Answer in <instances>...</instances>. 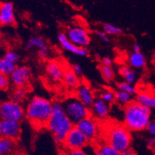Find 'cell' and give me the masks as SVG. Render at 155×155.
I'll list each match as a JSON object with an SVG mask.
<instances>
[{"instance_id":"obj_12","label":"cell","mask_w":155,"mask_h":155,"mask_svg":"<svg viewBox=\"0 0 155 155\" xmlns=\"http://www.w3.org/2000/svg\"><path fill=\"white\" fill-rule=\"evenodd\" d=\"M75 97L85 107L91 108L96 101V96L89 84H81L76 88Z\"/></svg>"},{"instance_id":"obj_38","label":"cell","mask_w":155,"mask_h":155,"mask_svg":"<svg viewBox=\"0 0 155 155\" xmlns=\"http://www.w3.org/2000/svg\"><path fill=\"white\" fill-rule=\"evenodd\" d=\"M133 50L134 53H140L141 52V46L139 44H134L133 46Z\"/></svg>"},{"instance_id":"obj_29","label":"cell","mask_w":155,"mask_h":155,"mask_svg":"<svg viewBox=\"0 0 155 155\" xmlns=\"http://www.w3.org/2000/svg\"><path fill=\"white\" fill-rule=\"evenodd\" d=\"M99 99L104 101L106 104H109L115 101V92L110 89H106L101 92Z\"/></svg>"},{"instance_id":"obj_28","label":"cell","mask_w":155,"mask_h":155,"mask_svg":"<svg viewBox=\"0 0 155 155\" xmlns=\"http://www.w3.org/2000/svg\"><path fill=\"white\" fill-rule=\"evenodd\" d=\"M102 31L106 33V35L109 36H115V35H119L123 32V29L119 26L113 25L111 23H104L102 26Z\"/></svg>"},{"instance_id":"obj_35","label":"cell","mask_w":155,"mask_h":155,"mask_svg":"<svg viewBox=\"0 0 155 155\" xmlns=\"http://www.w3.org/2000/svg\"><path fill=\"white\" fill-rule=\"evenodd\" d=\"M71 68H72V70H73L74 73H75L78 77H80L82 74V67H81L79 64H78V63H75V64L72 65V67H71Z\"/></svg>"},{"instance_id":"obj_9","label":"cell","mask_w":155,"mask_h":155,"mask_svg":"<svg viewBox=\"0 0 155 155\" xmlns=\"http://www.w3.org/2000/svg\"><path fill=\"white\" fill-rule=\"evenodd\" d=\"M75 127L85 135L89 142L96 140L99 134V127L97 120L91 116L79 121Z\"/></svg>"},{"instance_id":"obj_41","label":"cell","mask_w":155,"mask_h":155,"mask_svg":"<svg viewBox=\"0 0 155 155\" xmlns=\"http://www.w3.org/2000/svg\"><path fill=\"white\" fill-rule=\"evenodd\" d=\"M2 46V43H1V42H0V47Z\"/></svg>"},{"instance_id":"obj_10","label":"cell","mask_w":155,"mask_h":155,"mask_svg":"<svg viewBox=\"0 0 155 155\" xmlns=\"http://www.w3.org/2000/svg\"><path fill=\"white\" fill-rule=\"evenodd\" d=\"M20 121L16 120H0V137L16 140L21 134Z\"/></svg>"},{"instance_id":"obj_7","label":"cell","mask_w":155,"mask_h":155,"mask_svg":"<svg viewBox=\"0 0 155 155\" xmlns=\"http://www.w3.org/2000/svg\"><path fill=\"white\" fill-rule=\"evenodd\" d=\"M68 39L79 47H85L91 42L90 35L85 28L80 26H71L65 32Z\"/></svg>"},{"instance_id":"obj_18","label":"cell","mask_w":155,"mask_h":155,"mask_svg":"<svg viewBox=\"0 0 155 155\" xmlns=\"http://www.w3.org/2000/svg\"><path fill=\"white\" fill-rule=\"evenodd\" d=\"M136 101L149 110H155V95L147 92H140L136 97Z\"/></svg>"},{"instance_id":"obj_32","label":"cell","mask_w":155,"mask_h":155,"mask_svg":"<svg viewBox=\"0 0 155 155\" xmlns=\"http://www.w3.org/2000/svg\"><path fill=\"white\" fill-rule=\"evenodd\" d=\"M11 81L9 77L4 74H0V91H6L10 86Z\"/></svg>"},{"instance_id":"obj_8","label":"cell","mask_w":155,"mask_h":155,"mask_svg":"<svg viewBox=\"0 0 155 155\" xmlns=\"http://www.w3.org/2000/svg\"><path fill=\"white\" fill-rule=\"evenodd\" d=\"M89 143L85 135L75 126L65 137L63 145L68 150H73L85 148Z\"/></svg>"},{"instance_id":"obj_27","label":"cell","mask_w":155,"mask_h":155,"mask_svg":"<svg viewBox=\"0 0 155 155\" xmlns=\"http://www.w3.org/2000/svg\"><path fill=\"white\" fill-rule=\"evenodd\" d=\"M99 70H100V73L102 79L105 81H106V82L113 81L115 77V73L112 67H106V66L101 65Z\"/></svg>"},{"instance_id":"obj_17","label":"cell","mask_w":155,"mask_h":155,"mask_svg":"<svg viewBox=\"0 0 155 155\" xmlns=\"http://www.w3.org/2000/svg\"><path fill=\"white\" fill-rule=\"evenodd\" d=\"M109 104L105 103L99 98H97L91 107L90 113L92 115V117L95 119L104 120L109 115Z\"/></svg>"},{"instance_id":"obj_15","label":"cell","mask_w":155,"mask_h":155,"mask_svg":"<svg viewBox=\"0 0 155 155\" xmlns=\"http://www.w3.org/2000/svg\"><path fill=\"white\" fill-rule=\"evenodd\" d=\"M26 48L36 49L41 59H46L49 56V48L45 39L41 36H34L26 42Z\"/></svg>"},{"instance_id":"obj_6","label":"cell","mask_w":155,"mask_h":155,"mask_svg":"<svg viewBox=\"0 0 155 155\" xmlns=\"http://www.w3.org/2000/svg\"><path fill=\"white\" fill-rule=\"evenodd\" d=\"M25 117V108L19 103L5 101L0 103V120H22Z\"/></svg>"},{"instance_id":"obj_20","label":"cell","mask_w":155,"mask_h":155,"mask_svg":"<svg viewBox=\"0 0 155 155\" xmlns=\"http://www.w3.org/2000/svg\"><path fill=\"white\" fill-rule=\"evenodd\" d=\"M128 62L130 67L133 69H142L145 67L147 63V60L144 55L140 52V53H133L129 56Z\"/></svg>"},{"instance_id":"obj_25","label":"cell","mask_w":155,"mask_h":155,"mask_svg":"<svg viewBox=\"0 0 155 155\" xmlns=\"http://www.w3.org/2000/svg\"><path fill=\"white\" fill-rule=\"evenodd\" d=\"M28 96L27 87H16L12 94V100L17 103L21 104L23 102Z\"/></svg>"},{"instance_id":"obj_3","label":"cell","mask_w":155,"mask_h":155,"mask_svg":"<svg viewBox=\"0 0 155 155\" xmlns=\"http://www.w3.org/2000/svg\"><path fill=\"white\" fill-rule=\"evenodd\" d=\"M52 103L47 98L34 96L25 107V117L35 127H46L52 110Z\"/></svg>"},{"instance_id":"obj_2","label":"cell","mask_w":155,"mask_h":155,"mask_svg":"<svg viewBox=\"0 0 155 155\" xmlns=\"http://www.w3.org/2000/svg\"><path fill=\"white\" fill-rule=\"evenodd\" d=\"M74 127L73 122L65 114L63 104L60 102L53 103L51 117L46 127L53 134L55 141L63 143L68 134Z\"/></svg>"},{"instance_id":"obj_36","label":"cell","mask_w":155,"mask_h":155,"mask_svg":"<svg viewBox=\"0 0 155 155\" xmlns=\"http://www.w3.org/2000/svg\"><path fill=\"white\" fill-rule=\"evenodd\" d=\"M147 130L150 134H151L152 136L155 137V119L152 120L150 121L148 127H147Z\"/></svg>"},{"instance_id":"obj_14","label":"cell","mask_w":155,"mask_h":155,"mask_svg":"<svg viewBox=\"0 0 155 155\" xmlns=\"http://www.w3.org/2000/svg\"><path fill=\"white\" fill-rule=\"evenodd\" d=\"M16 23L13 4L10 2L0 3V25L12 26Z\"/></svg>"},{"instance_id":"obj_39","label":"cell","mask_w":155,"mask_h":155,"mask_svg":"<svg viewBox=\"0 0 155 155\" xmlns=\"http://www.w3.org/2000/svg\"><path fill=\"white\" fill-rule=\"evenodd\" d=\"M122 155H136V152L133 151V150H131V149H129V150L123 152V153H122Z\"/></svg>"},{"instance_id":"obj_26","label":"cell","mask_w":155,"mask_h":155,"mask_svg":"<svg viewBox=\"0 0 155 155\" xmlns=\"http://www.w3.org/2000/svg\"><path fill=\"white\" fill-rule=\"evenodd\" d=\"M16 67V66L7 61L4 57L0 59V74H4L9 77L11 73L15 70Z\"/></svg>"},{"instance_id":"obj_4","label":"cell","mask_w":155,"mask_h":155,"mask_svg":"<svg viewBox=\"0 0 155 155\" xmlns=\"http://www.w3.org/2000/svg\"><path fill=\"white\" fill-rule=\"evenodd\" d=\"M105 142L120 153L130 149L132 135L123 124H112L107 127L105 132Z\"/></svg>"},{"instance_id":"obj_37","label":"cell","mask_w":155,"mask_h":155,"mask_svg":"<svg viewBox=\"0 0 155 155\" xmlns=\"http://www.w3.org/2000/svg\"><path fill=\"white\" fill-rule=\"evenodd\" d=\"M101 63H102V66H106V67H111L112 66V60H111L109 57H103L101 60Z\"/></svg>"},{"instance_id":"obj_23","label":"cell","mask_w":155,"mask_h":155,"mask_svg":"<svg viewBox=\"0 0 155 155\" xmlns=\"http://www.w3.org/2000/svg\"><path fill=\"white\" fill-rule=\"evenodd\" d=\"M115 101L119 105L126 107L133 101V95L125 91L118 90L115 92Z\"/></svg>"},{"instance_id":"obj_13","label":"cell","mask_w":155,"mask_h":155,"mask_svg":"<svg viewBox=\"0 0 155 155\" xmlns=\"http://www.w3.org/2000/svg\"><path fill=\"white\" fill-rule=\"evenodd\" d=\"M58 40L64 50L70 52L79 56H86L89 54V50L85 47H79L68 39L65 32H59L58 35Z\"/></svg>"},{"instance_id":"obj_24","label":"cell","mask_w":155,"mask_h":155,"mask_svg":"<svg viewBox=\"0 0 155 155\" xmlns=\"http://www.w3.org/2000/svg\"><path fill=\"white\" fill-rule=\"evenodd\" d=\"M119 74L125 82L133 84L136 80V74L134 70L129 67H122L119 69Z\"/></svg>"},{"instance_id":"obj_33","label":"cell","mask_w":155,"mask_h":155,"mask_svg":"<svg viewBox=\"0 0 155 155\" xmlns=\"http://www.w3.org/2000/svg\"><path fill=\"white\" fill-rule=\"evenodd\" d=\"M65 155H93L90 153V152L88 151L85 148L79 149V150H68L65 153Z\"/></svg>"},{"instance_id":"obj_31","label":"cell","mask_w":155,"mask_h":155,"mask_svg":"<svg viewBox=\"0 0 155 155\" xmlns=\"http://www.w3.org/2000/svg\"><path fill=\"white\" fill-rule=\"evenodd\" d=\"M4 58L7 61H9L10 63H12V64L15 65V66L19 61V54L16 51H13V50H9L8 52H6V53L4 56Z\"/></svg>"},{"instance_id":"obj_11","label":"cell","mask_w":155,"mask_h":155,"mask_svg":"<svg viewBox=\"0 0 155 155\" xmlns=\"http://www.w3.org/2000/svg\"><path fill=\"white\" fill-rule=\"evenodd\" d=\"M32 77V72L27 66L16 67L11 75L9 76L10 81L16 87H26Z\"/></svg>"},{"instance_id":"obj_1","label":"cell","mask_w":155,"mask_h":155,"mask_svg":"<svg viewBox=\"0 0 155 155\" xmlns=\"http://www.w3.org/2000/svg\"><path fill=\"white\" fill-rule=\"evenodd\" d=\"M151 121V110L135 101L124 107L123 125L130 131L139 132L147 130Z\"/></svg>"},{"instance_id":"obj_5","label":"cell","mask_w":155,"mask_h":155,"mask_svg":"<svg viewBox=\"0 0 155 155\" xmlns=\"http://www.w3.org/2000/svg\"><path fill=\"white\" fill-rule=\"evenodd\" d=\"M62 104L65 114L74 124L90 116L89 108L85 107L75 97H69Z\"/></svg>"},{"instance_id":"obj_21","label":"cell","mask_w":155,"mask_h":155,"mask_svg":"<svg viewBox=\"0 0 155 155\" xmlns=\"http://www.w3.org/2000/svg\"><path fill=\"white\" fill-rule=\"evenodd\" d=\"M15 147V140L0 137V155H9Z\"/></svg>"},{"instance_id":"obj_30","label":"cell","mask_w":155,"mask_h":155,"mask_svg":"<svg viewBox=\"0 0 155 155\" xmlns=\"http://www.w3.org/2000/svg\"><path fill=\"white\" fill-rule=\"evenodd\" d=\"M118 90H120V91H125L126 93H129V94H132L133 96V94H135L136 93V88L133 84H129V83H126L125 81H122V82H119L117 85Z\"/></svg>"},{"instance_id":"obj_16","label":"cell","mask_w":155,"mask_h":155,"mask_svg":"<svg viewBox=\"0 0 155 155\" xmlns=\"http://www.w3.org/2000/svg\"><path fill=\"white\" fill-rule=\"evenodd\" d=\"M65 70V68L62 63L57 60H51L47 63V75L54 82L62 81L63 79Z\"/></svg>"},{"instance_id":"obj_34","label":"cell","mask_w":155,"mask_h":155,"mask_svg":"<svg viewBox=\"0 0 155 155\" xmlns=\"http://www.w3.org/2000/svg\"><path fill=\"white\" fill-rule=\"evenodd\" d=\"M95 33H96V35L97 36V37L99 38L102 42L108 43V42L109 41V36L106 35L102 30H96V32H95Z\"/></svg>"},{"instance_id":"obj_40","label":"cell","mask_w":155,"mask_h":155,"mask_svg":"<svg viewBox=\"0 0 155 155\" xmlns=\"http://www.w3.org/2000/svg\"><path fill=\"white\" fill-rule=\"evenodd\" d=\"M148 146L149 147H154L155 145V137L154 138H152V139H150V140H148Z\"/></svg>"},{"instance_id":"obj_22","label":"cell","mask_w":155,"mask_h":155,"mask_svg":"<svg viewBox=\"0 0 155 155\" xmlns=\"http://www.w3.org/2000/svg\"><path fill=\"white\" fill-rule=\"evenodd\" d=\"M93 155H122V153L106 142H102L96 149Z\"/></svg>"},{"instance_id":"obj_19","label":"cell","mask_w":155,"mask_h":155,"mask_svg":"<svg viewBox=\"0 0 155 155\" xmlns=\"http://www.w3.org/2000/svg\"><path fill=\"white\" fill-rule=\"evenodd\" d=\"M62 80H63V82L65 84V85H67L69 87H72V88H77V87L80 85L79 77H78L74 73L73 70H72L71 67H69V68H65Z\"/></svg>"}]
</instances>
